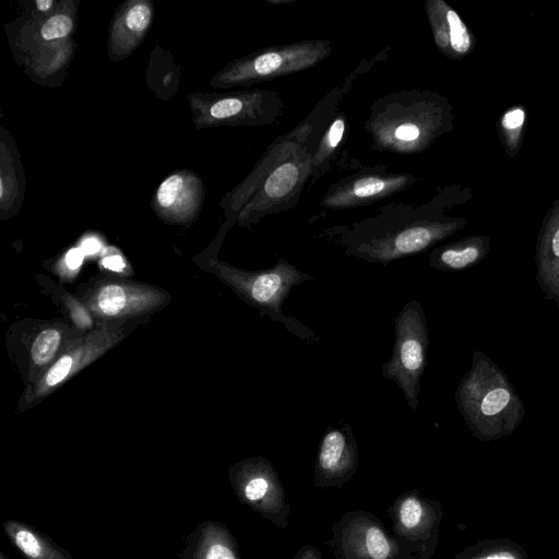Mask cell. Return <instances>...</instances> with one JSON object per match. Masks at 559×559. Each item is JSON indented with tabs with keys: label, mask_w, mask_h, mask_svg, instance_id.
Listing matches in <instances>:
<instances>
[{
	"label": "cell",
	"mask_w": 559,
	"mask_h": 559,
	"mask_svg": "<svg viewBox=\"0 0 559 559\" xmlns=\"http://www.w3.org/2000/svg\"><path fill=\"white\" fill-rule=\"evenodd\" d=\"M165 299V295L140 285L109 283L91 297L90 309L97 316L120 318L145 312Z\"/></svg>",
	"instance_id": "cell-17"
},
{
	"label": "cell",
	"mask_w": 559,
	"mask_h": 559,
	"mask_svg": "<svg viewBox=\"0 0 559 559\" xmlns=\"http://www.w3.org/2000/svg\"><path fill=\"white\" fill-rule=\"evenodd\" d=\"M204 194L200 177L189 170L169 175L157 188L152 205L156 214L173 223H186L195 217Z\"/></svg>",
	"instance_id": "cell-14"
},
{
	"label": "cell",
	"mask_w": 559,
	"mask_h": 559,
	"mask_svg": "<svg viewBox=\"0 0 559 559\" xmlns=\"http://www.w3.org/2000/svg\"><path fill=\"white\" fill-rule=\"evenodd\" d=\"M4 164V163H3ZM8 171L2 168L1 170V204L2 206L8 203L12 205L19 195V183L16 173L11 167H7Z\"/></svg>",
	"instance_id": "cell-28"
},
{
	"label": "cell",
	"mask_w": 559,
	"mask_h": 559,
	"mask_svg": "<svg viewBox=\"0 0 559 559\" xmlns=\"http://www.w3.org/2000/svg\"><path fill=\"white\" fill-rule=\"evenodd\" d=\"M61 341V333L57 329L43 330L34 340L31 356L35 365H48L55 357Z\"/></svg>",
	"instance_id": "cell-26"
},
{
	"label": "cell",
	"mask_w": 559,
	"mask_h": 559,
	"mask_svg": "<svg viewBox=\"0 0 559 559\" xmlns=\"http://www.w3.org/2000/svg\"><path fill=\"white\" fill-rule=\"evenodd\" d=\"M425 10L435 44L442 55L459 61L474 51L475 36L451 5L443 0H427Z\"/></svg>",
	"instance_id": "cell-16"
},
{
	"label": "cell",
	"mask_w": 559,
	"mask_h": 559,
	"mask_svg": "<svg viewBox=\"0 0 559 559\" xmlns=\"http://www.w3.org/2000/svg\"><path fill=\"white\" fill-rule=\"evenodd\" d=\"M153 17L147 0H131L117 11L108 38V52L114 61L130 55L146 35Z\"/></svg>",
	"instance_id": "cell-19"
},
{
	"label": "cell",
	"mask_w": 559,
	"mask_h": 559,
	"mask_svg": "<svg viewBox=\"0 0 559 559\" xmlns=\"http://www.w3.org/2000/svg\"><path fill=\"white\" fill-rule=\"evenodd\" d=\"M292 559H323V557L320 549L307 544L301 546Z\"/></svg>",
	"instance_id": "cell-31"
},
{
	"label": "cell",
	"mask_w": 559,
	"mask_h": 559,
	"mask_svg": "<svg viewBox=\"0 0 559 559\" xmlns=\"http://www.w3.org/2000/svg\"><path fill=\"white\" fill-rule=\"evenodd\" d=\"M198 127L263 126L282 115L284 104L272 91L252 90L225 95H189Z\"/></svg>",
	"instance_id": "cell-8"
},
{
	"label": "cell",
	"mask_w": 559,
	"mask_h": 559,
	"mask_svg": "<svg viewBox=\"0 0 559 559\" xmlns=\"http://www.w3.org/2000/svg\"><path fill=\"white\" fill-rule=\"evenodd\" d=\"M465 195H471L469 189L452 186L425 205L384 206L377 216L346 228L337 242L346 255L382 265L425 252L466 226V218L445 214L451 205L469 199Z\"/></svg>",
	"instance_id": "cell-1"
},
{
	"label": "cell",
	"mask_w": 559,
	"mask_h": 559,
	"mask_svg": "<svg viewBox=\"0 0 559 559\" xmlns=\"http://www.w3.org/2000/svg\"><path fill=\"white\" fill-rule=\"evenodd\" d=\"M103 265L104 267L115 272H122L126 267L124 260L118 254L104 258Z\"/></svg>",
	"instance_id": "cell-32"
},
{
	"label": "cell",
	"mask_w": 559,
	"mask_h": 559,
	"mask_svg": "<svg viewBox=\"0 0 559 559\" xmlns=\"http://www.w3.org/2000/svg\"><path fill=\"white\" fill-rule=\"evenodd\" d=\"M179 559H241L237 540L221 523L199 525Z\"/></svg>",
	"instance_id": "cell-21"
},
{
	"label": "cell",
	"mask_w": 559,
	"mask_h": 559,
	"mask_svg": "<svg viewBox=\"0 0 559 559\" xmlns=\"http://www.w3.org/2000/svg\"><path fill=\"white\" fill-rule=\"evenodd\" d=\"M346 131L344 114L333 119L328 130L321 136L318 147L311 152V176L321 177L329 168V162L340 146Z\"/></svg>",
	"instance_id": "cell-24"
},
{
	"label": "cell",
	"mask_w": 559,
	"mask_h": 559,
	"mask_svg": "<svg viewBox=\"0 0 559 559\" xmlns=\"http://www.w3.org/2000/svg\"><path fill=\"white\" fill-rule=\"evenodd\" d=\"M3 528L26 559H72L68 552L27 524L7 521Z\"/></svg>",
	"instance_id": "cell-22"
},
{
	"label": "cell",
	"mask_w": 559,
	"mask_h": 559,
	"mask_svg": "<svg viewBox=\"0 0 559 559\" xmlns=\"http://www.w3.org/2000/svg\"><path fill=\"white\" fill-rule=\"evenodd\" d=\"M237 498L278 528H286L293 507L274 465L265 457H249L229 471Z\"/></svg>",
	"instance_id": "cell-9"
},
{
	"label": "cell",
	"mask_w": 559,
	"mask_h": 559,
	"mask_svg": "<svg viewBox=\"0 0 559 559\" xmlns=\"http://www.w3.org/2000/svg\"><path fill=\"white\" fill-rule=\"evenodd\" d=\"M536 281L545 298L559 308V197L547 211L536 242Z\"/></svg>",
	"instance_id": "cell-18"
},
{
	"label": "cell",
	"mask_w": 559,
	"mask_h": 559,
	"mask_svg": "<svg viewBox=\"0 0 559 559\" xmlns=\"http://www.w3.org/2000/svg\"><path fill=\"white\" fill-rule=\"evenodd\" d=\"M72 29V19L68 14L57 13L43 24L40 35L45 40H53L66 37Z\"/></svg>",
	"instance_id": "cell-27"
},
{
	"label": "cell",
	"mask_w": 559,
	"mask_h": 559,
	"mask_svg": "<svg viewBox=\"0 0 559 559\" xmlns=\"http://www.w3.org/2000/svg\"><path fill=\"white\" fill-rule=\"evenodd\" d=\"M394 332L392 355L381 365V374L402 390L408 406L415 412L429 345L427 319L418 300L407 302L400 310Z\"/></svg>",
	"instance_id": "cell-7"
},
{
	"label": "cell",
	"mask_w": 559,
	"mask_h": 559,
	"mask_svg": "<svg viewBox=\"0 0 559 559\" xmlns=\"http://www.w3.org/2000/svg\"><path fill=\"white\" fill-rule=\"evenodd\" d=\"M358 448L348 423L328 427L318 445L313 483L319 489L341 488L358 467Z\"/></svg>",
	"instance_id": "cell-13"
},
{
	"label": "cell",
	"mask_w": 559,
	"mask_h": 559,
	"mask_svg": "<svg viewBox=\"0 0 559 559\" xmlns=\"http://www.w3.org/2000/svg\"><path fill=\"white\" fill-rule=\"evenodd\" d=\"M84 253L81 248H72L70 249L64 258L63 265L68 272H76L83 263Z\"/></svg>",
	"instance_id": "cell-30"
},
{
	"label": "cell",
	"mask_w": 559,
	"mask_h": 559,
	"mask_svg": "<svg viewBox=\"0 0 559 559\" xmlns=\"http://www.w3.org/2000/svg\"><path fill=\"white\" fill-rule=\"evenodd\" d=\"M391 534L405 556L431 558L438 545L442 506L408 490L392 502L388 510Z\"/></svg>",
	"instance_id": "cell-10"
},
{
	"label": "cell",
	"mask_w": 559,
	"mask_h": 559,
	"mask_svg": "<svg viewBox=\"0 0 559 559\" xmlns=\"http://www.w3.org/2000/svg\"><path fill=\"white\" fill-rule=\"evenodd\" d=\"M527 111L523 105L506 109L497 121L499 140L510 157H515L523 142Z\"/></svg>",
	"instance_id": "cell-23"
},
{
	"label": "cell",
	"mask_w": 559,
	"mask_h": 559,
	"mask_svg": "<svg viewBox=\"0 0 559 559\" xmlns=\"http://www.w3.org/2000/svg\"><path fill=\"white\" fill-rule=\"evenodd\" d=\"M35 5L38 11L46 13V12H49L53 8L55 1L53 0H36Z\"/></svg>",
	"instance_id": "cell-34"
},
{
	"label": "cell",
	"mask_w": 559,
	"mask_h": 559,
	"mask_svg": "<svg viewBox=\"0 0 559 559\" xmlns=\"http://www.w3.org/2000/svg\"><path fill=\"white\" fill-rule=\"evenodd\" d=\"M310 175L311 153L306 143L292 132L277 139L239 187L237 197L243 200L258 188L239 214V224L248 225L266 214L293 207Z\"/></svg>",
	"instance_id": "cell-4"
},
{
	"label": "cell",
	"mask_w": 559,
	"mask_h": 559,
	"mask_svg": "<svg viewBox=\"0 0 559 559\" xmlns=\"http://www.w3.org/2000/svg\"><path fill=\"white\" fill-rule=\"evenodd\" d=\"M454 400L472 435L481 441L511 435L525 416L524 403L508 377L480 350L474 352Z\"/></svg>",
	"instance_id": "cell-3"
},
{
	"label": "cell",
	"mask_w": 559,
	"mask_h": 559,
	"mask_svg": "<svg viewBox=\"0 0 559 559\" xmlns=\"http://www.w3.org/2000/svg\"><path fill=\"white\" fill-rule=\"evenodd\" d=\"M225 281L250 305L258 308L261 316H267L272 322L281 323L287 331L304 340H317L312 330L299 320L282 311L293 287L313 280V276L280 258L276 264L258 272L222 266Z\"/></svg>",
	"instance_id": "cell-5"
},
{
	"label": "cell",
	"mask_w": 559,
	"mask_h": 559,
	"mask_svg": "<svg viewBox=\"0 0 559 559\" xmlns=\"http://www.w3.org/2000/svg\"><path fill=\"white\" fill-rule=\"evenodd\" d=\"M119 338V332L109 330L107 326L92 332L84 341H80L79 345L69 349L52 364L35 385L33 399L45 396L106 352Z\"/></svg>",
	"instance_id": "cell-15"
},
{
	"label": "cell",
	"mask_w": 559,
	"mask_h": 559,
	"mask_svg": "<svg viewBox=\"0 0 559 559\" xmlns=\"http://www.w3.org/2000/svg\"><path fill=\"white\" fill-rule=\"evenodd\" d=\"M67 305L70 309L71 317L78 326L85 329L92 325V319L87 309H85L80 302L69 297L67 299Z\"/></svg>",
	"instance_id": "cell-29"
},
{
	"label": "cell",
	"mask_w": 559,
	"mask_h": 559,
	"mask_svg": "<svg viewBox=\"0 0 559 559\" xmlns=\"http://www.w3.org/2000/svg\"><path fill=\"white\" fill-rule=\"evenodd\" d=\"M416 181L409 174L386 173L380 167L370 173L347 176L332 185L320 205L329 210H348L370 204L400 192Z\"/></svg>",
	"instance_id": "cell-12"
},
{
	"label": "cell",
	"mask_w": 559,
	"mask_h": 559,
	"mask_svg": "<svg viewBox=\"0 0 559 559\" xmlns=\"http://www.w3.org/2000/svg\"><path fill=\"white\" fill-rule=\"evenodd\" d=\"M452 109L449 100L435 92L395 93L373 104L366 130L377 150L417 153L453 129Z\"/></svg>",
	"instance_id": "cell-2"
},
{
	"label": "cell",
	"mask_w": 559,
	"mask_h": 559,
	"mask_svg": "<svg viewBox=\"0 0 559 559\" xmlns=\"http://www.w3.org/2000/svg\"><path fill=\"white\" fill-rule=\"evenodd\" d=\"M334 559L406 557L382 521L365 510L345 512L331 527L328 542Z\"/></svg>",
	"instance_id": "cell-11"
},
{
	"label": "cell",
	"mask_w": 559,
	"mask_h": 559,
	"mask_svg": "<svg viewBox=\"0 0 559 559\" xmlns=\"http://www.w3.org/2000/svg\"><path fill=\"white\" fill-rule=\"evenodd\" d=\"M490 248V237L473 235L432 249L428 261L435 270L461 272L479 264Z\"/></svg>",
	"instance_id": "cell-20"
},
{
	"label": "cell",
	"mask_w": 559,
	"mask_h": 559,
	"mask_svg": "<svg viewBox=\"0 0 559 559\" xmlns=\"http://www.w3.org/2000/svg\"><path fill=\"white\" fill-rule=\"evenodd\" d=\"M400 559H430V558L420 557V556H406V557H402Z\"/></svg>",
	"instance_id": "cell-35"
},
{
	"label": "cell",
	"mask_w": 559,
	"mask_h": 559,
	"mask_svg": "<svg viewBox=\"0 0 559 559\" xmlns=\"http://www.w3.org/2000/svg\"><path fill=\"white\" fill-rule=\"evenodd\" d=\"M326 40H302L266 47L231 61L214 75L211 85L249 86L314 67L331 55Z\"/></svg>",
	"instance_id": "cell-6"
},
{
	"label": "cell",
	"mask_w": 559,
	"mask_h": 559,
	"mask_svg": "<svg viewBox=\"0 0 559 559\" xmlns=\"http://www.w3.org/2000/svg\"><path fill=\"white\" fill-rule=\"evenodd\" d=\"M80 248L85 255H94L100 250L102 245L98 239L90 237L82 241Z\"/></svg>",
	"instance_id": "cell-33"
},
{
	"label": "cell",
	"mask_w": 559,
	"mask_h": 559,
	"mask_svg": "<svg viewBox=\"0 0 559 559\" xmlns=\"http://www.w3.org/2000/svg\"><path fill=\"white\" fill-rule=\"evenodd\" d=\"M454 559H525V554L510 542H479L457 554Z\"/></svg>",
	"instance_id": "cell-25"
}]
</instances>
